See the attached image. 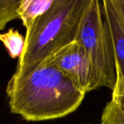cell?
<instances>
[{"instance_id":"cell-6","label":"cell","mask_w":124,"mask_h":124,"mask_svg":"<svg viewBox=\"0 0 124 124\" xmlns=\"http://www.w3.org/2000/svg\"><path fill=\"white\" fill-rule=\"evenodd\" d=\"M53 0H21L17 9L19 19L27 29L33 21L44 13L52 5Z\"/></svg>"},{"instance_id":"cell-11","label":"cell","mask_w":124,"mask_h":124,"mask_svg":"<svg viewBox=\"0 0 124 124\" xmlns=\"http://www.w3.org/2000/svg\"><path fill=\"white\" fill-rule=\"evenodd\" d=\"M123 1V4H124V0H122Z\"/></svg>"},{"instance_id":"cell-12","label":"cell","mask_w":124,"mask_h":124,"mask_svg":"<svg viewBox=\"0 0 124 124\" xmlns=\"http://www.w3.org/2000/svg\"></svg>"},{"instance_id":"cell-8","label":"cell","mask_w":124,"mask_h":124,"mask_svg":"<svg viewBox=\"0 0 124 124\" xmlns=\"http://www.w3.org/2000/svg\"><path fill=\"white\" fill-rule=\"evenodd\" d=\"M21 0H0V31L12 20L19 18L17 9Z\"/></svg>"},{"instance_id":"cell-1","label":"cell","mask_w":124,"mask_h":124,"mask_svg":"<svg viewBox=\"0 0 124 124\" xmlns=\"http://www.w3.org/2000/svg\"><path fill=\"white\" fill-rule=\"evenodd\" d=\"M6 92L11 113L28 121L63 118L76 111L86 95L70 77L46 62L28 73H14Z\"/></svg>"},{"instance_id":"cell-10","label":"cell","mask_w":124,"mask_h":124,"mask_svg":"<svg viewBox=\"0 0 124 124\" xmlns=\"http://www.w3.org/2000/svg\"><path fill=\"white\" fill-rule=\"evenodd\" d=\"M124 114V77L117 74L116 84L113 89L112 100Z\"/></svg>"},{"instance_id":"cell-4","label":"cell","mask_w":124,"mask_h":124,"mask_svg":"<svg viewBox=\"0 0 124 124\" xmlns=\"http://www.w3.org/2000/svg\"><path fill=\"white\" fill-rule=\"evenodd\" d=\"M44 62L55 65L85 94L96 89L91 63L83 47L75 40Z\"/></svg>"},{"instance_id":"cell-2","label":"cell","mask_w":124,"mask_h":124,"mask_svg":"<svg viewBox=\"0 0 124 124\" xmlns=\"http://www.w3.org/2000/svg\"><path fill=\"white\" fill-rule=\"evenodd\" d=\"M89 0H53L50 7L26 29L25 45L15 73L33 70L75 40Z\"/></svg>"},{"instance_id":"cell-7","label":"cell","mask_w":124,"mask_h":124,"mask_svg":"<svg viewBox=\"0 0 124 124\" xmlns=\"http://www.w3.org/2000/svg\"><path fill=\"white\" fill-rule=\"evenodd\" d=\"M0 41L11 58H20L25 45V37L17 30L10 28L7 33H0Z\"/></svg>"},{"instance_id":"cell-5","label":"cell","mask_w":124,"mask_h":124,"mask_svg":"<svg viewBox=\"0 0 124 124\" xmlns=\"http://www.w3.org/2000/svg\"><path fill=\"white\" fill-rule=\"evenodd\" d=\"M110 33L116 65V73L124 77V6L122 0L102 1Z\"/></svg>"},{"instance_id":"cell-3","label":"cell","mask_w":124,"mask_h":124,"mask_svg":"<svg viewBox=\"0 0 124 124\" xmlns=\"http://www.w3.org/2000/svg\"><path fill=\"white\" fill-rule=\"evenodd\" d=\"M75 41L84 49L91 63L96 89H113L116 65L112 39L102 1L89 0L81 20Z\"/></svg>"},{"instance_id":"cell-9","label":"cell","mask_w":124,"mask_h":124,"mask_svg":"<svg viewBox=\"0 0 124 124\" xmlns=\"http://www.w3.org/2000/svg\"><path fill=\"white\" fill-rule=\"evenodd\" d=\"M100 124H124V114L113 100L105 107Z\"/></svg>"}]
</instances>
